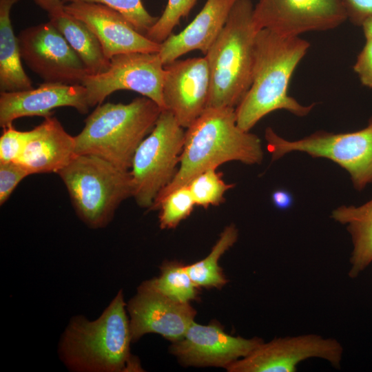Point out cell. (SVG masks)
Instances as JSON below:
<instances>
[{"label": "cell", "mask_w": 372, "mask_h": 372, "mask_svg": "<svg viewBox=\"0 0 372 372\" xmlns=\"http://www.w3.org/2000/svg\"><path fill=\"white\" fill-rule=\"evenodd\" d=\"M309 46L300 37L282 36L267 29L258 31L251 84L236 107L237 123L242 130L249 132L262 118L278 110L297 116L311 112L314 103L301 105L288 94L292 74Z\"/></svg>", "instance_id": "1"}, {"label": "cell", "mask_w": 372, "mask_h": 372, "mask_svg": "<svg viewBox=\"0 0 372 372\" xmlns=\"http://www.w3.org/2000/svg\"><path fill=\"white\" fill-rule=\"evenodd\" d=\"M263 151L260 138L238 125L236 108L207 107L185 131L177 172L160 192L152 208L173 190L187 185L198 174L229 161L260 164Z\"/></svg>", "instance_id": "2"}, {"label": "cell", "mask_w": 372, "mask_h": 372, "mask_svg": "<svg viewBox=\"0 0 372 372\" xmlns=\"http://www.w3.org/2000/svg\"><path fill=\"white\" fill-rule=\"evenodd\" d=\"M127 305L121 290L99 318L72 319L61 338L59 354L68 369L80 372L140 371L130 353Z\"/></svg>", "instance_id": "3"}, {"label": "cell", "mask_w": 372, "mask_h": 372, "mask_svg": "<svg viewBox=\"0 0 372 372\" xmlns=\"http://www.w3.org/2000/svg\"><path fill=\"white\" fill-rule=\"evenodd\" d=\"M163 110L145 96L130 103L98 105L74 136L76 154L92 155L130 170L133 156Z\"/></svg>", "instance_id": "4"}, {"label": "cell", "mask_w": 372, "mask_h": 372, "mask_svg": "<svg viewBox=\"0 0 372 372\" xmlns=\"http://www.w3.org/2000/svg\"><path fill=\"white\" fill-rule=\"evenodd\" d=\"M254 6L251 0H238L205 55L211 76L207 107L236 108L251 86L260 30L254 20Z\"/></svg>", "instance_id": "5"}, {"label": "cell", "mask_w": 372, "mask_h": 372, "mask_svg": "<svg viewBox=\"0 0 372 372\" xmlns=\"http://www.w3.org/2000/svg\"><path fill=\"white\" fill-rule=\"evenodd\" d=\"M57 174L77 216L92 229L107 226L120 204L132 197L130 170L94 156L76 154Z\"/></svg>", "instance_id": "6"}, {"label": "cell", "mask_w": 372, "mask_h": 372, "mask_svg": "<svg viewBox=\"0 0 372 372\" xmlns=\"http://www.w3.org/2000/svg\"><path fill=\"white\" fill-rule=\"evenodd\" d=\"M184 129L170 111L163 110L136 150L130 172L132 197L139 207L150 210L175 176L185 142Z\"/></svg>", "instance_id": "7"}, {"label": "cell", "mask_w": 372, "mask_h": 372, "mask_svg": "<svg viewBox=\"0 0 372 372\" xmlns=\"http://www.w3.org/2000/svg\"><path fill=\"white\" fill-rule=\"evenodd\" d=\"M265 138L273 161L289 152H302L313 158L329 159L342 167L359 192L372 183V116L364 128L351 132L320 130L297 141H288L269 127Z\"/></svg>", "instance_id": "8"}, {"label": "cell", "mask_w": 372, "mask_h": 372, "mask_svg": "<svg viewBox=\"0 0 372 372\" xmlns=\"http://www.w3.org/2000/svg\"><path fill=\"white\" fill-rule=\"evenodd\" d=\"M164 76V64L158 52H130L112 56L105 72L87 74L82 85L87 89L90 107L101 104L114 92L130 90L149 98L165 110Z\"/></svg>", "instance_id": "9"}, {"label": "cell", "mask_w": 372, "mask_h": 372, "mask_svg": "<svg viewBox=\"0 0 372 372\" xmlns=\"http://www.w3.org/2000/svg\"><path fill=\"white\" fill-rule=\"evenodd\" d=\"M341 344L334 338L310 333L264 341L248 355L226 369L229 372H294L297 365L309 358H321L340 368Z\"/></svg>", "instance_id": "10"}, {"label": "cell", "mask_w": 372, "mask_h": 372, "mask_svg": "<svg viewBox=\"0 0 372 372\" xmlns=\"http://www.w3.org/2000/svg\"><path fill=\"white\" fill-rule=\"evenodd\" d=\"M17 37L22 60L44 82L82 85L90 74L50 21L27 28Z\"/></svg>", "instance_id": "11"}, {"label": "cell", "mask_w": 372, "mask_h": 372, "mask_svg": "<svg viewBox=\"0 0 372 372\" xmlns=\"http://www.w3.org/2000/svg\"><path fill=\"white\" fill-rule=\"evenodd\" d=\"M253 16L259 30L289 37L331 30L348 19L342 0H258Z\"/></svg>", "instance_id": "12"}, {"label": "cell", "mask_w": 372, "mask_h": 372, "mask_svg": "<svg viewBox=\"0 0 372 372\" xmlns=\"http://www.w3.org/2000/svg\"><path fill=\"white\" fill-rule=\"evenodd\" d=\"M127 309L132 342L149 333L159 334L172 342L180 340L196 314L189 302L171 299L150 287L145 281L129 301Z\"/></svg>", "instance_id": "13"}, {"label": "cell", "mask_w": 372, "mask_h": 372, "mask_svg": "<svg viewBox=\"0 0 372 372\" xmlns=\"http://www.w3.org/2000/svg\"><path fill=\"white\" fill-rule=\"evenodd\" d=\"M263 340L227 333L218 323L203 325L194 321L182 339L172 342L169 351L185 366H216L225 369L248 355Z\"/></svg>", "instance_id": "14"}, {"label": "cell", "mask_w": 372, "mask_h": 372, "mask_svg": "<svg viewBox=\"0 0 372 372\" xmlns=\"http://www.w3.org/2000/svg\"><path fill=\"white\" fill-rule=\"evenodd\" d=\"M163 86L165 110L188 128L207 108L211 76L204 57L176 59L164 65Z\"/></svg>", "instance_id": "15"}, {"label": "cell", "mask_w": 372, "mask_h": 372, "mask_svg": "<svg viewBox=\"0 0 372 372\" xmlns=\"http://www.w3.org/2000/svg\"><path fill=\"white\" fill-rule=\"evenodd\" d=\"M64 10L85 23L98 38L109 59L130 52H158L161 43L139 32L121 13L90 2L65 3Z\"/></svg>", "instance_id": "16"}, {"label": "cell", "mask_w": 372, "mask_h": 372, "mask_svg": "<svg viewBox=\"0 0 372 372\" xmlns=\"http://www.w3.org/2000/svg\"><path fill=\"white\" fill-rule=\"evenodd\" d=\"M71 107L80 114L90 107L86 87L81 84L43 82L37 88L0 93V126L3 128L24 116H52V110Z\"/></svg>", "instance_id": "17"}, {"label": "cell", "mask_w": 372, "mask_h": 372, "mask_svg": "<svg viewBox=\"0 0 372 372\" xmlns=\"http://www.w3.org/2000/svg\"><path fill=\"white\" fill-rule=\"evenodd\" d=\"M76 155L74 136L69 134L52 116L30 130L23 150L17 162L30 174L58 173Z\"/></svg>", "instance_id": "18"}, {"label": "cell", "mask_w": 372, "mask_h": 372, "mask_svg": "<svg viewBox=\"0 0 372 372\" xmlns=\"http://www.w3.org/2000/svg\"><path fill=\"white\" fill-rule=\"evenodd\" d=\"M238 0H207L193 21L180 32L161 43L158 54L166 65L193 50L205 55L214 43Z\"/></svg>", "instance_id": "19"}, {"label": "cell", "mask_w": 372, "mask_h": 372, "mask_svg": "<svg viewBox=\"0 0 372 372\" xmlns=\"http://www.w3.org/2000/svg\"><path fill=\"white\" fill-rule=\"evenodd\" d=\"M19 0H0V90L17 92L33 88L25 72L18 37L10 19L12 6Z\"/></svg>", "instance_id": "20"}, {"label": "cell", "mask_w": 372, "mask_h": 372, "mask_svg": "<svg viewBox=\"0 0 372 372\" xmlns=\"http://www.w3.org/2000/svg\"><path fill=\"white\" fill-rule=\"evenodd\" d=\"M331 218L346 225L351 235L353 248L349 276L355 278L372 262V199L359 207L340 206Z\"/></svg>", "instance_id": "21"}, {"label": "cell", "mask_w": 372, "mask_h": 372, "mask_svg": "<svg viewBox=\"0 0 372 372\" xmlns=\"http://www.w3.org/2000/svg\"><path fill=\"white\" fill-rule=\"evenodd\" d=\"M49 18V21L83 61L90 74H100L108 69L110 59L107 58L98 38L85 23L65 10Z\"/></svg>", "instance_id": "22"}, {"label": "cell", "mask_w": 372, "mask_h": 372, "mask_svg": "<svg viewBox=\"0 0 372 372\" xmlns=\"http://www.w3.org/2000/svg\"><path fill=\"white\" fill-rule=\"evenodd\" d=\"M238 237V230L236 225L234 224L227 225L205 258L186 265V270L196 287L220 289L227 282L218 261L236 243Z\"/></svg>", "instance_id": "23"}, {"label": "cell", "mask_w": 372, "mask_h": 372, "mask_svg": "<svg viewBox=\"0 0 372 372\" xmlns=\"http://www.w3.org/2000/svg\"><path fill=\"white\" fill-rule=\"evenodd\" d=\"M145 282L160 293L176 301L189 302L198 297V287L192 280L186 265L176 261L163 263L161 274Z\"/></svg>", "instance_id": "24"}, {"label": "cell", "mask_w": 372, "mask_h": 372, "mask_svg": "<svg viewBox=\"0 0 372 372\" xmlns=\"http://www.w3.org/2000/svg\"><path fill=\"white\" fill-rule=\"evenodd\" d=\"M187 186L196 205L207 208L223 203L226 192L234 185L226 183L216 169H209L196 175Z\"/></svg>", "instance_id": "25"}, {"label": "cell", "mask_w": 372, "mask_h": 372, "mask_svg": "<svg viewBox=\"0 0 372 372\" xmlns=\"http://www.w3.org/2000/svg\"><path fill=\"white\" fill-rule=\"evenodd\" d=\"M195 205L188 186L185 185L167 194L152 210L159 209L161 229H174L191 214Z\"/></svg>", "instance_id": "26"}, {"label": "cell", "mask_w": 372, "mask_h": 372, "mask_svg": "<svg viewBox=\"0 0 372 372\" xmlns=\"http://www.w3.org/2000/svg\"><path fill=\"white\" fill-rule=\"evenodd\" d=\"M64 3L90 2L105 5L121 13L139 32L145 35L158 17L151 15L141 0H62Z\"/></svg>", "instance_id": "27"}, {"label": "cell", "mask_w": 372, "mask_h": 372, "mask_svg": "<svg viewBox=\"0 0 372 372\" xmlns=\"http://www.w3.org/2000/svg\"><path fill=\"white\" fill-rule=\"evenodd\" d=\"M196 0H167L161 17L148 30L145 36L150 40L161 43L171 34L180 19L186 17L196 3Z\"/></svg>", "instance_id": "28"}, {"label": "cell", "mask_w": 372, "mask_h": 372, "mask_svg": "<svg viewBox=\"0 0 372 372\" xmlns=\"http://www.w3.org/2000/svg\"><path fill=\"white\" fill-rule=\"evenodd\" d=\"M29 135L30 130H17L13 124L3 127L0 137V163L17 162Z\"/></svg>", "instance_id": "29"}, {"label": "cell", "mask_w": 372, "mask_h": 372, "mask_svg": "<svg viewBox=\"0 0 372 372\" xmlns=\"http://www.w3.org/2000/svg\"><path fill=\"white\" fill-rule=\"evenodd\" d=\"M30 175L27 169L18 162L0 163V205L10 198L18 184Z\"/></svg>", "instance_id": "30"}, {"label": "cell", "mask_w": 372, "mask_h": 372, "mask_svg": "<svg viewBox=\"0 0 372 372\" xmlns=\"http://www.w3.org/2000/svg\"><path fill=\"white\" fill-rule=\"evenodd\" d=\"M365 38V44L357 57L353 70L361 83L372 89V37Z\"/></svg>", "instance_id": "31"}, {"label": "cell", "mask_w": 372, "mask_h": 372, "mask_svg": "<svg viewBox=\"0 0 372 372\" xmlns=\"http://www.w3.org/2000/svg\"><path fill=\"white\" fill-rule=\"evenodd\" d=\"M347 18L353 23L361 26L372 17V0H342Z\"/></svg>", "instance_id": "32"}, {"label": "cell", "mask_w": 372, "mask_h": 372, "mask_svg": "<svg viewBox=\"0 0 372 372\" xmlns=\"http://www.w3.org/2000/svg\"><path fill=\"white\" fill-rule=\"evenodd\" d=\"M271 200L273 204L277 208L286 209L292 205L293 198L289 191L280 189L273 191L271 194Z\"/></svg>", "instance_id": "33"}, {"label": "cell", "mask_w": 372, "mask_h": 372, "mask_svg": "<svg viewBox=\"0 0 372 372\" xmlns=\"http://www.w3.org/2000/svg\"><path fill=\"white\" fill-rule=\"evenodd\" d=\"M34 1L41 8L48 12L49 17L57 15L64 10L63 6L65 3L62 0Z\"/></svg>", "instance_id": "34"}, {"label": "cell", "mask_w": 372, "mask_h": 372, "mask_svg": "<svg viewBox=\"0 0 372 372\" xmlns=\"http://www.w3.org/2000/svg\"><path fill=\"white\" fill-rule=\"evenodd\" d=\"M361 26L365 37H372V17L364 21Z\"/></svg>", "instance_id": "35"}]
</instances>
